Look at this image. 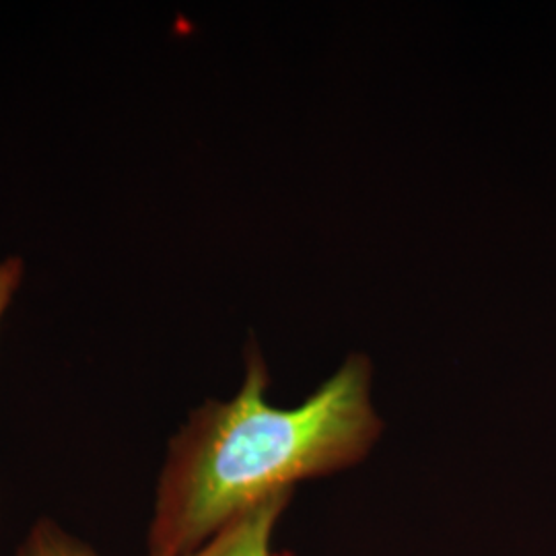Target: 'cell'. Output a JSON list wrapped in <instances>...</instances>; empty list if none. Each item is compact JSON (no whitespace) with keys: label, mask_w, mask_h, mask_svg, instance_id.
I'll return each mask as SVG.
<instances>
[{"label":"cell","mask_w":556,"mask_h":556,"mask_svg":"<svg viewBox=\"0 0 556 556\" xmlns=\"http://www.w3.org/2000/svg\"><path fill=\"white\" fill-rule=\"evenodd\" d=\"M258 344L229 402H206L169 443L149 530V556L192 555L229 521L309 478L367 457L383 429L371 404V363L344 365L295 408H277Z\"/></svg>","instance_id":"1"},{"label":"cell","mask_w":556,"mask_h":556,"mask_svg":"<svg viewBox=\"0 0 556 556\" xmlns=\"http://www.w3.org/2000/svg\"><path fill=\"white\" fill-rule=\"evenodd\" d=\"M291 497L293 493L275 495L250 507L229 521L199 551L186 556H270L275 526Z\"/></svg>","instance_id":"2"},{"label":"cell","mask_w":556,"mask_h":556,"mask_svg":"<svg viewBox=\"0 0 556 556\" xmlns=\"http://www.w3.org/2000/svg\"><path fill=\"white\" fill-rule=\"evenodd\" d=\"M17 556H100L77 538L68 536L50 519L34 526Z\"/></svg>","instance_id":"3"},{"label":"cell","mask_w":556,"mask_h":556,"mask_svg":"<svg viewBox=\"0 0 556 556\" xmlns=\"http://www.w3.org/2000/svg\"><path fill=\"white\" fill-rule=\"evenodd\" d=\"M23 277V260L7 258L0 264V318L9 307Z\"/></svg>","instance_id":"4"}]
</instances>
